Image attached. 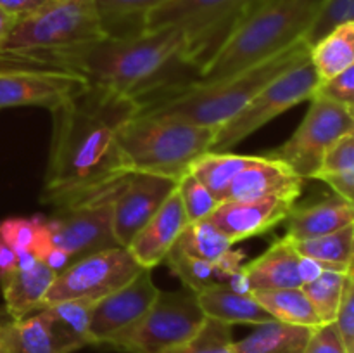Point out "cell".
Returning <instances> with one entry per match:
<instances>
[{"label": "cell", "mask_w": 354, "mask_h": 353, "mask_svg": "<svg viewBox=\"0 0 354 353\" xmlns=\"http://www.w3.org/2000/svg\"><path fill=\"white\" fill-rule=\"evenodd\" d=\"M55 275L57 272L48 269L40 260L30 269H16L9 273L0 280L6 314L17 320L40 310Z\"/></svg>", "instance_id": "cell-22"}, {"label": "cell", "mask_w": 354, "mask_h": 353, "mask_svg": "<svg viewBox=\"0 0 354 353\" xmlns=\"http://www.w3.org/2000/svg\"><path fill=\"white\" fill-rule=\"evenodd\" d=\"M304 353H346L334 324H322L313 329Z\"/></svg>", "instance_id": "cell-41"}, {"label": "cell", "mask_w": 354, "mask_h": 353, "mask_svg": "<svg viewBox=\"0 0 354 353\" xmlns=\"http://www.w3.org/2000/svg\"><path fill=\"white\" fill-rule=\"evenodd\" d=\"M216 130L176 118L137 114L120 134L124 170L178 182L199 156L211 151Z\"/></svg>", "instance_id": "cell-5"}, {"label": "cell", "mask_w": 354, "mask_h": 353, "mask_svg": "<svg viewBox=\"0 0 354 353\" xmlns=\"http://www.w3.org/2000/svg\"><path fill=\"white\" fill-rule=\"evenodd\" d=\"M114 197L86 201L71 206L55 208L45 218L47 242L62 249L73 262L118 244L113 228Z\"/></svg>", "instance_id": "cell-12"}, {"label": "cell", "mask_w": 354, "mask_h": 353, "mask_svg": "<svg viewBox=\"0 0 354 353\" xmlns=\"http://www.w3.org/2000/svg\"><path fill=\"white\" fill-rule=\"evenodd\" d=\"M290 242L303 258L313 260L324 269L341 270V272L353 270L354 224L322 237Z\"/></svg>", "instance_id": "cell-26"}, {"label": "cell", "mask_w": 354, "mask_h": 353, "mask_svg": "<svg viewBox=\"0 0 354 353\" xmlns=\"http://www.w3.org/2000/svg\"><path fill=\"white\" fill-rule=\"evenodd\" d=\"M0 353H3V348H2V343H0Z\"/></svg>", "instance_id": "cell-47"}, {"label": "cell", "mask_w": 354, "mask_h": 353, "mask_svg": "<svg viewBox=\"0 0 354 353\" xmlns=\"http://www.w3.org/2000/svg\"><path fill=\"white\" fill-rule=\"evenodd\" d=\"M310 62L318 78L328 80L354 66V23L335 28L310 47Z\"/></svg>", "instance_id": "cell-25"}, {"label": "cell", "mask_w": 354, "mask_h": 353, "mask_svg": "<svg viewBox=\"0 0 354 353\" xmlns=\"http://www.w3.org/2000/svg\"><path fill=\"white\" fill-rule=\"evenodd\" d=\"M351 273L353 270L341 272V270L325 269L313 280L303 284L304 294L313 305L322 324H332L334 322L337 308L341 305L342 294H344L346 282H348V277Z\"/></svg>", "instance_id": "cell-31"}, {"label": "cell", "mask_w": 354, "mask_h": 353, "mask_svg": "<svg viewBox=\"0 0 354 353\" xmlns=\"http://www.w3.org/2000/svg\"><path fill=\"white\" fill-rule=\"evenodd\" d=\"M92 305L88 301H80V300H69L61 301V303H52L47 305V310L57 318L62 324L66 331L71 332L75 338L80 341L90 345L88 339V322H90V310Z\"/></svg>", "instance_id": "cell-37"}, {"label": "cell", "mask_w": 354, "mask_h": 353, "mask_svg": "<svg viewBox=\"0 0 354 353\" xmlns=\"http://www.w3.org/2000/svg\"><path fill=\"white\" fill-rule=\"evenodd\" d=\"M204 318L196 291H159L144 317L114 336L107 346L127 353H166L192 338Z\"/></svg>", "instance_id": "cell-7"}, {"label": "cell", "mask_w": 354, "mask_h": 353, "mask_svg": "<svg viewBox=\"0 0 354 353\" xmlns=\"http://www.w3.org/2000/svg\"><path fill=\"white\" fill-rule=\"evenodd\" d=\"M313 96L325 97V99L337 102L341 106L354 109V66L348 68L346 71L332 76L328 80H322L318 83Z\"/></svg>", "instance_id": "cell-38"}, {"label": "cell", "mask_w": 354, "mask_h": 353, "mask_svg": "<svg viewBox=\"0 0 354 353\" xmlns=\"http://www.w3.org/2000/svg\"><path fill=\"white\" fill-rule=\"evenodd\" d=\"M197 301L204 315L214 320L234 324L259 325L275 318L252 298V294L237 293L227 284H213L197 293Z\"/></svg>", "instance_id": "cell-23"}, {"label": "cell", "mask_w": 354, "mask_h": 353, "mask_svg": "<svg viewBox=\"0 0 354 353\" xmlns=\"http://www.w3.org/2000/svg\"><path fill=\"white\" fill-rule=\"evenodd\" d=\"M166 353H235L232 325L206 317L192 338Z\"/></svg>", "instance_id": "cell-34"}, {"label": "cell", "mask_w": 354, "mask_h": 353, "mask_svg": "<svg viewBox=\"0 0 354 353\" xmlns=\"http://www.w3.org/2000/svg\"><path fill=\"white\" fill-rule=\"evenodd\" d=\"M165 263L182 280L183 287H189L196 293L213 286V284H223L216 262H207V260L190 256L176 246H173L171 251L168 253Z\"/></svg>", "instance_id": "cell-32"}, {"label": "cell", "mask_w": 354, "mask_h": 353, "mask_svg": "<svg viewBox=\"0 0 354 353\" xmlns=\"http://www.w3.org/2000/svg\"><path fill=\"white\" fill-rule=\"evenodd\" d=\"M165 2L168 0H95L107 37H127L144 31L145 16Z\"/></svg>", "instance_id": "cell-29"}, {"label": "cell", "mask_w": 354, "mask_h": 353, "mask_svg": "<svg viewBox=\"0 0 354 353\" xmlns=\"http://www.w3.org/2000/svg\"><path fill=\"white\" fill-rule=\"evenodd\" d=\"M286 221V237L290 241L322 237L354 224L353 203L334 194L313 204H303V206L294 204Z\"/></svg>", "instance_id": "cell-21"}, {"label": "cell", "mask_w": 354, "mask_h": 353, "mask_svg": "<svg viewBox=\"0 0 354 353\" xmlns=\"http://www.w3.org/2000/svg\"><path fill=\"white\" fill-rule=\"evenodd\" d=\"M315 180H322L334 190L335 196L354 203V172L318 173Z\"/></svg>", "instance_id": "cell-42"}, {"label": "cell", "mask_w": 354, "mask_h": 353, "mask_svg": "<svg viewBox=\"0 0 354 353\" xmlns=\"http://www.w3.org/2000/svg\"><path fill=\"white\" fill-rule=\"evenodd\" d=\"M303 190V179L283 161L270 156H254L228 185L223 201H249L261 197H287L296 201Z\"/></svg>", "instance_id": "cell-18"}, {"label": "cell", "mask_w": 354, "mask_h": 353, "mask_svg": "<svg viewBox=\"0 0 354 353\" xmlns=\"http://www.w3.org/2000/svg\"><path fill=\"white\" fill-rule=\"evenodd\" d=\"M310 59V47L297 40L254 66L216 80H190L138 100V116L176 118L199 127L220 128L266 83Z\"/></svg>", "instance_id": "cell-3"}, {"label": "cell", "mask_w": 354, "mask_h": 353, "mask_svg": "<svg viewBox=\"0 0 354 353\" xmlns=\"http://www.w3.org/2000/svg\"><path fill=\"white\" fill-rule=\"evenodd\" d=\"M50 0H0V9L19 21L24 17L33 16L40 9H44Z\"/></svg>", "instance_id": "cell-43"}, {"label": "cell", "mask_w": 354, "mask_h": 353, "mask_svg": "<svg viewBox=\"0 0 354 353\" xmlns=\"http://www.w3.org/2000/svg\"><path fill=\"white\" fill-rule=\"evenodd\" d=\"M38 260L44 262L48 269H52L57 273L73 263V258L68 255V253L62 251V249L59 248H54V246L50 244H47L44 249H41L40 255H38Z\"/></svg>", "instance_id": "cell-44"}, {"label": "cell", "mask_w": 354, "mask_h": 353, "mask_svg": "<svg viewBox=\"0 0 354 353\" xmlns=\"http://www.w3.org/2000/svg\"><path fill=\"white\" fill-rule=\"evenodd\" d=\"M176 180L149 173H130L113 201V228L118 244L128 248L176 189Z\"/></svg>", "instance_id": "cell-14"}, {"label": "cell", "mask_w": 354, "mask_h": 353, "mask_svg": "<svg viewBox=\"0 0 354 353\" xmlns=\"http://www.w3.org/2000/svg\"><path fill=\"white\" fill-rule=\"evenodd\" d=\"M175 246L187 255L207 262H218L234 249V242L225 237L207 218L187 225Z\"/></svg>", "instance_id": "cell-30"}, {"label": "cell", "mask_w": 354, "mask_h": 353, "mask_svg": "<svg viewBox=\"0 0 354 353\" xmlns=\"http://www.w3.org/2000/svg\"><path fill=\"white\" fill-rule=\"evenodd\" d=\"M320 78L310 59L287 69L275 80L266 83L232 120L214 134L213 152H230L232 147L265 127L273 118L280 116L297 104L310 100Z\"/></svg>", "instance_id": "cell-9"}, {"label": "cell", "mask_w": 354, "mask_h": 353, "mask_svg": "<svg viewBox=\"0 0 354 353\" xmlns=\"http://www.w3.org/2000/svg\"><path fill=\"white\" fill-rule=\"evenodd\" d=\"M242 275L251 293L303 287V256L289 239L282 237L258 258L242 265Z\"/></svg>", "instance_id": "cell-20"}, {"label": "cell", "mask_w": 354, "mask_h": 353, "mask_svg": "<svg viewBox=\"0 0 354 353\" xmlns=\"http://www.w3.org/2000/svg\"><path fill=\"white\" fill-rule=\"evenodd\" d=\"M251 294L275 320L313 329L322 325L320 317L315 311L311 301L304 294L303 287L256 291V293Z\"/></svg>", "instance_id": "cell-27"}, {"label": "cell", "mask_w": 354, "mask_h": 353, "mask_svg": "<svg viewBox=\"0 0 354 353\" xmlns=\"http://www.w3.org/2000/svg\"><path fill=\"white\" fill-rule=\"evenodd\" d=\"M17 21L14 19L12 16H9L7 12H3L2 9H0V44H2L3 40L7 38V35L12 31V28L16 26Z\"/></svg>", "instance_id": "cell-46"}, {"label": "cell", "mask_w": 354, "mask_h": 353, "mask_svg": "<svg viewBox=\"0 0 354 353\" xmlns=\"http://www.w3.org/2000/svg\"><path fill=\"white\" fill-rule=\"evenodd\" d=\"M52 113V141L40 201L55 208L116 197L124 170L120 134L138 100L86 85Z\"/></svg>", "instance_id": "cell-1"}, {"label": "cell", "mask_w": 354, "mask_h": 353, "mask_svg": "<svg viewBox=\"0 0 354 353\" xmlns=\"http://www.w3.org/2000/svg\"><path fill=\"white\" fill-rule=\"evenodd\" d=\"M313 327L272 320L235 341V353H304Z\"/></svg>", "instance_id": "cell-24"}, {"label": "cell", "mask_w": 354, "mask_h": 353, "mask_svg": "<svg viewBox=\"0 0 354 353\" xmlns=\"http://www.w3.org/2000/svg\"><path fill=\"white\" fill-rule=\"evenodd\" d=\"M0 71L61 73L135 100L199 78L178 28L104 37L71 47L0 51Z\"/></svg>", "instance_id": "cell-2"}, {"label": "cell", "mask_w": 354, "mask_h": 353, "mask_svg": "<svg viewBox=\"0 0 354 353\" xmlns=\"http://www.w3.org/2000/svg\"><path fill=\"white\" fill-rule=\"evenodd\" d=\"M354 172V134H348L335 141L325 151L318 173ZM315 175V176H317ZM313 176V179H315Z\"/></svg>", "instance_id": "cell-40"}, {"label": "cell", "mask_w": 354, "mask_h": 353, "mask_svg": "<svg viewBox=\"0 0 354 353\" xmlns=\"http://www.w3.org/2000/svg\"><path fill=\"white\" fill-rule=\"evenodd\" d=\"M348 134H354L353 111L325 97L313 96L297 130L266 156L283 161L303 180L313 179L325 151Z\"/></svg>", "instance_id": "cell-10"}, {"label": "cell", "mask_w": 354, "mask_h": 353, "mask_svg": "<svg viewBox=\"0 0 354 353\" xmlns=\"http://www.w3.org/2000/svg\"><path fill=\"white\" fill-rule=\"evenodd\" d=\"M322 0H259L230 31L199 80H216L254 66L304 37Z\"/></svg>", "instance_id": "cell-4"}, {"label": "cell", "mask_w": 354, "mask_h": 353, "mask_svg": "<svg viewBox=\"0 0 354 353\" xmlns=\"http://www.w3.org/2000/svg\"><path fill=\"white\" fill-rule=\"evenodd\" d=\"M0 343L3 353H71L85 346L45 307L17 320L0 310Z\"/></svg>", "instance_id": "cell-15"}, {"label": "cell", "mask_w": 354, "mask_h": 353, "mask_svg": "<svg viewBox=\"0 0 354 353\" xmlns=\"http://www.w3.org/2000/svg\"><path fill=\"white\" fill-rule=\"evenodd\" d=\"M142 270L144 269L137 260L123 246L92 253L73 262L55 275L44 300V307L69 300L95 303L127 286Z\"/></svg>", "instance_id": "cell-11"}, {"label": "cell", "mask_w": 354, "mask_h": 353, "mask_svg": "<svg viewBox=\"0 0 354 353\" xmlns=\"http://www.w3.org/2000/svg\"><path fill=\"white\" fill-rule=\"evenodd\" d=\"M254 161V156L234 154V152H213L207 151L196 159L190 165L189 172L196 176L199 182H203L207 189L213 192L218 201L225 199L228 185L232 180L251 163Z\"/></svg>", "instance_id": "cell-28"}, {"label": "cell", "mask_w": 354, "mask_h": 353, "mask_svg": "<svg viewBox=\"0 0 354 353\" xmlns=\"http://www.w3.org/2000/svg\"><path fill=\"white\" fill-rule=\"evenodd\" d=\"M158 293L151 270L144 269L127 286L95 301L90 310V345H107L114 336L131 327L151 308Z\"/></svg>", "instance_id": "cell-13"}, {"label": "cell", "mask_w": 354, "mask_h": 353, "mask_svg": "<svg viewBox=\"0 0 354 353\" xmlns=\"http://www.w3.org/2000/svg\"><path fill=\"white\" fill-rule=\"evenodd\" d=\"M86 83L50 71H0V109L45 107L52 111L75 97Z\"/></svg>", "instance_id": "cell-16"}, {"label": "cell", "mask_w": 354, "mask_h": 353, "mask_svg": "<svg viewBox=\"0 0 354 353\" xmlns=\"http://www.w3.org/2000/svg\"><path fill=\"white\" fill-rule=\"evenodd\" d=\"M0 239L7 242L17 255L31 253L38 258L41 249L48 244L45 218H6L0 221Z\"/></svg>", "instance_id": "cell-33"}, {"label": "cell", "mask_w": 354, "mask_h": 353, "mask_svg": "<svg viewBox=\"0 0 354 353\" xmlns=\"http://www.w3.org/2000/svg\"><path fill=\"white\" fill-rule=\"evenodd\" d=\"M354 23V0H322L303 40L308 47L327 37L335 28Z\"/></svg>", "instance_id": "cell-35"}, {"label": "cell", "mask_w": 354, "mask_h": 353, "mask_svg": "<svg viewBox=\"0 0 354 353\" xmlns=\"http://www.w3.org/2000/svg\"><path fill=\"white\" fill-rule=\"evenodd\" d=\"M259 0H168L145 16L144 31L178 28L197 73Z\"/></svg>", "instance_id": "cell-6"}, {"label": "cell", "mask_w": 354, "mask_h": 353, "mask_svg": "<svg viewBox=\"0 0 354 353\" xmlns=\"http://www.w3.org/2000/svg\"><path fill=\"white\" fill-rule=\"evenodd\" d=\"M187 225L189 220L175 189L159 208L158 213L131 239L127 249L142 269L152 270L154 266L165 263L166 256L176 244Z\"/></svg>", "instance_id": "cell-19"}, {"label": "cell", "mask_w": 354, "mask_h": 353, "mask_svg": "<svg viewBox=\"0 0 354 353\" xmlns=\"http://www.w3.org/2000/svg\"><path fill=\"white\" fill-rule=\"evenodd\" d=\"M104 37L95 0H50L33 16L17 21L0 51L71 47Z\"/></svg>", "instance_id": "cell-8"}, {"label": "cell", "mask_w": 354, "mask_h": 353, "mask_svg": "<svg viewBox=\"0 0 354 353\" xmlns=\"http://www.w3.org/2000/svg\"><path fill=\"white\" fill-rule=\"evenodd\" d=\"M176 192H178L180 201H182L183 211H185L189 224L207 218L213 213L214 208L220 204V201L213 196V192L190 172H187L178 180Z\"/></svg>", "instance_id": "cell-36"}, {"label": "cell", "mask_w": 354, "mask_h": 353, "mask_svg": "<svg viewBox=\"0 0 354 353\" xmlns=\"http://www.w3.org/2000/svg\"><path fill=\"white\" fill-rule=\"evenodd\" d=\"M296 204L287 197H261L249 201H221L207 220L234 244L244 239L263 235L286 221Z\"/></svg>", "instance_id": "cell-17"}, {"label": "cell", "mask_w": 354, "mask_h": 353, "mask_svg": "<svg viewBox=\"0 0 354 353\" xmlns=\"http://www.w3.org/2000/svg\"><path fill=\"white\" fill-rule=\"evenodd\" d=\"M17 269V253L0 239V280Z\"/></svg>", "instance_id": "cell-45"}, {"label": "cell", "mask_w": 354, "mask_h": 353, "mask_svg": "<svg viewBox=\"0 0 354 353\" xmlns=\"http://www.w3.org/2000/svg\"><path fill=\"white\" fill-rule=\"evenodd\" d=\"M332 324L344 345L346 353H354V272L348 277L341 305Z\"/></svg>", "instance_id": "cell-39"}]
</instances>
